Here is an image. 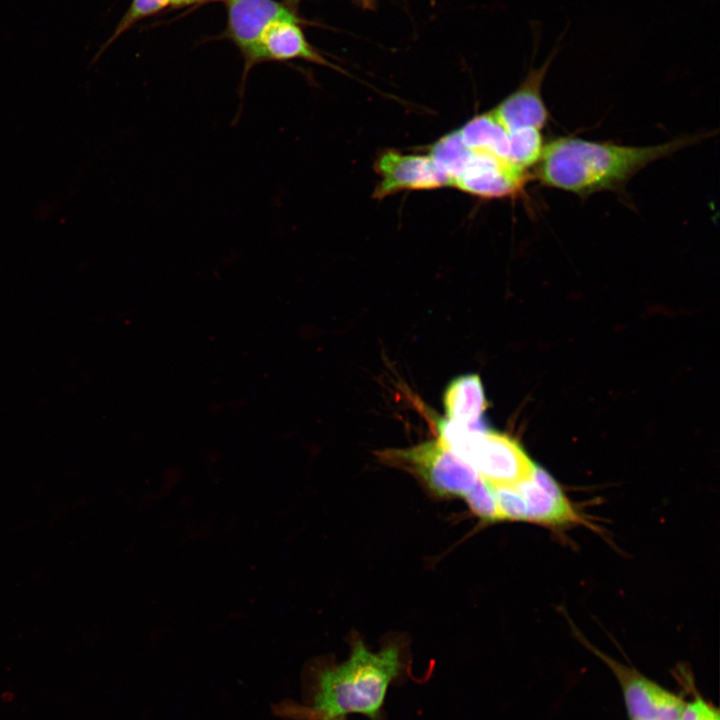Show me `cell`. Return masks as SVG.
Instances as JSON below:
<instances>
[{"instance_id": "21", "label": "cell", "mask_w": 720, "mask_h": 720, "mask_svg": "<svg viewBox=\"0 0 720 720\" xmlns=\"http://www.w3.org/2000/svg\"><path fill=\"white\" fill-rule=\"evenodd\" d=\"M290 1H296V0H290Z\"/></svg>"}, {"instance_id": "6", "label": "cell", "mask_w": 720, "mask_h": 720, "mask_svg": "<svg viewBox=\"0 0 720 720\" xmlns=\"http://www.w3.org/2000/svg\"><path fill=\"white\" fill-rule=\"evenodd\" d=\"M380 181L374 198L380 200L404 190L435 189L452 185L428 155L403 154L395 150L381 153L375 162Z\"/></svg>"}, {"instance_id": "3", "label": "cell", "mask_w": 720, "mask_h": 720, "mask_svg": "<svg viewBox=\"0 0 720 720\" xmlns=\"http://www.w3.org/2000/svg\"><path fill=\"white\" fill-rule=\"evenodd\" d=\"M438 440L467 462L492 488L513 487L529 478L535 464L506 434L465 426L448 419L437 424Z\"/></svg>"}, {"instance_id": "13", "label": "cell", "mask_w": 720, "mask_h": 720, "mask_svg": "<svg viewBox=\"0 0 720 720\" xmlns=\"http://www.w3.org/2000/svg\"><path fill=\"white\" fill-rule=\"evenodd\" d=\"M459 132L463 142L472 151L489 153L507 160L509 133L492 111L474 117Z\"/></svg>"}, {"instance_id": "12", "label": "cell", "mask_w": 720, "mask_h": 720, "mask_svg": "<svg viewBox=\"0 0 720 720\" xmlns=\"http://www.w3.org/2000/svg\"><path fill=\"white\" fill-rule=\"evenodd\" d=\"M443 404L448 420L465 426H482L479 422L487 402L480 377L468 374L455 378L445 390Z\"/></svg>"}, {"instance_id": "4", "label": "cell", "mask_w": 720, "mask_h": 720, "mask_svg": "<svg viewBox=\"0 0 720 720\" xmlns=\"http://www.w3.org/2000/svg\"><path fill=\"white\" fill-rule=\"evenodd\" d=\"M377 455L383 463L413 474L440 496L464 497L480 478L473 467L439 440L406 449H387Z\"/></svg>"}, {"instance_id": "9", "label": "cell", "mask_w": 720, "mask_h": 720, "mask_svg": "<svg viewBox=\"0 0 720 720\" xmlns=\"http://www.w3.org/2000/svg\"><path fill=\"white\" fill-rule=\"evenodd\" d=\"M229 30L245 59L244 76L253 66L258 42L266 27L278 20H297L274 0H227Z\"/></svg>"}, {"instance_id": "20", "label": "cell", "mask_w": 720, "mask_h": 720, "mask_svg": "<svg viewBox=\"0 0 720 720\" xmlns=\"http://www.w3.org/2000/svg\"><path fill=\"white\" fill-rule=\"evenodd\" d=\"M330 720H346V718L345 717H335Z\"/></svg>"}, {"instance_id": "16", "label": "cell", "mask_w": 720, "mask_h": 720, "mask_svg": "<svg viewBox=\"0 0 720 720\" xmlns=\"http://www.w3.org/2000/svg\"><path fill=\"white\" fill-rule=\"evenodd\" d=\"M170 0H133L128 11L122 17L114 30L112 36L101 46L95 55L92 63H94L101 54L126 30L134 25L140 19L149 16L162 8H164Z\"/></svg>"}, {"instance_id": "7", "label": "cell", "mask_w": 720, "mask_h": 720, "mask_svg": "<svg viewBox=\"0 0 720 720\" xmlns=\"http://www.w3.org/2000/svg\"><path fill=\"white\" fill-rule=\"evenodd\" d=\"M529 173L498 156L474 152L472 159L453 181L459 190L482 198H501L519 194Z\"/></svg>"}, {"instance_id": "2", "label": "cell", "mask_w": 720, "mask_h": 720, "mask_svg": "<svg viewBox=\"0 0 720 720\" xmlns=\"http://www.w3.org/2000/svg\"><path fill=\"white\" fill-rule=\"evenodd\" d=\"M694 141L681 138L635 147L559 137L544 145L536 163V176L543 185L585 197L619 188L648 164Z\"/></svg>"}, {"instance_id": "10", "label": "cell", "mask_w": 720, "mask_h": 720, "mask_svg": "<svg viewBox=\"0 0 720 720\" xmlns=\"http://www.w3.org/2000/svg\"><path fill=\"white\" fill-rule=\"evenodd\" d=\"M555 53L556 50L541 67L530 69L520 86L492 110L508 133L521 129L540 131L547 123L548 110L541 96V87Z\"/></svg>"}, {"instance_id": "11", "label": "cell", "mask_w": 720, "mask_h": 720, "mask_svg": "<svg viewBox=\"0 0 720 720\" xmlns=\"http://www.w3.org/2000/svg\"><path fill=\"white\" fill-rule=\"evenodd\" d=\"M298 20H278L269 24L258 42L253 65L263 60L300 58L333 67L305 40Z\"/></svg>"}, {"instance_id": "1", "label": "cell", "mask_w": 720, "mask_h": 720, "mask_svg": "<svg viewBox=\"0 0 720 720\" xmlns=\"http://www.w3.org/2000/svg\"><path fill=\"white\" fill-rule=\"evenodd\" d=\"M402 669L397 646L390 645L375 653L356 640L346 661L316 663L306 671L305 705L287 701L274 709L283 717L297 720H330L348 714L379 720L388 688Z\"/></svg>"}, {"instance_id": "19", "label": "cell", "mask_w": 720, "mask_h": 720, "mask_svg": "<svg viewBox=\"0 0 720 720\" xmlns=\"http://www.w3.org/2000/svg\"><path fill=\"white\" fill-rule=\"evenodd\" d=\"M195 1H197V0H170V2L175 5L188 4V3L195 2Z\"/></svg>"}, {"instance_id": "15", "label": "cell", "mask_w": 720, "mask_h": 720, "mask_svg": "<svg viewBox=\"0 0 720 720\" xmlns=\"http://www.w3.org/2000/svg\"><path fill=\"white\" fill-rule=\"evenodd\" d=\"M509 139L508 162L526 171L536 165L544 147L539 130L521 129L509 132Z\"/></svg>"}, {"instance_id": "18", "label": "cell", "mask_w": 720, "mask_h": 720, "mask_svg": "<svg viewBox=\"0 0 720 720\" xmlns=\"http://www.w3.org/2000/svg\"><path fill=\"white\" fill-rule=\"evenodd\" d=\"M679 720H720L719 713L701 699L684 706Z\"/></svg>"}, {"instance_id": "17", "label": "cell", "mask_w": 720, "mask_h": 720, "mask_svg": "<svg viewBox=\"0 0 720 720\" xmlns=\"http://www.w3.org/2000/svg\"><path fill=\"white\" fill-rule=\"evenodd\" d=\"M471 510L486 521H500L492 488L481 478L464 495Z\"/></svg>"}, {"instance_id": "5", "label": "cell", "mask_w": 720, "mask_h": 720, "mask_svg": "<svg viewBox=\"0 0 720 720\" xmlns=\"http://www.w3.org/2000/svg\"><path fill=\"white\" fill-rule=\"evenodd\" d=\"M516 488L523 502L524 521L552 528L587 524L556 480L539 466Z\"/></svg>"}, {"instance_id": "14", "label": "cell", "mask_w": 720, "mask_h": 720, "mask_svg": "<svg viewBox=\"0 0 720 720\" xmlns=\"http://www.w3.org/2000/svg\"><path fill=\"white\" fill-rule=\"evenodd\" d=\"M429 152L428 156L438 170L450 179L452 185L453 181L462 174L474 154V151L463 142L459 130L441 137L431 146Z\"/></svg>"}, {"instance_id": "8", "label": "cell", "mask_w": 720, "mask_h": 720, "mask_svg": "<svg viewBox=\"0 0 720 720\" xmlns=\"http://www.w3.org/2000/svg\"><path fill=\"white\" fill-rule=\"evenodd\" d=\"M603 658L615 670L620 679L631 720L680 719L685 706L681 698L639 673L622 667L607 657Z\"/></svg>"}]
</instances>
